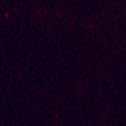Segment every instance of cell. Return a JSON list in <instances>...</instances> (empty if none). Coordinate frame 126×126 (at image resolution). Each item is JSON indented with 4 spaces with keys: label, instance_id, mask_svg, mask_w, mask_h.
I'll return each instance as SVG.
<instances>
[]
</instances>
